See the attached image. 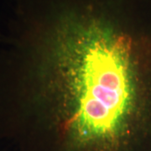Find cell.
Instances as JSON below:
<instances>
[{
	"label": "cell",
	"mask_w": 151,
	"mask_h": 151,
	"mask_svg": "<svg viewBox=\"0 0 151 151\" xmlns=\"http://www.w3.org/2000/svg\"><path fill=\"white\" fill-rule=\"evenodd\" d=\"M0 144L151 151V0H12Z\"/></svg>",
	"instance_id": "6da1fadb"
}]
</instances>
